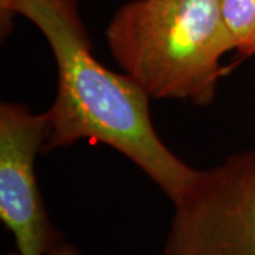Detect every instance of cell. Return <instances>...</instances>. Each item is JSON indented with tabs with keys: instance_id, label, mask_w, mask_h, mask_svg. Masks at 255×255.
I'll list each match as a JSON object with an SVG mask.
<instances>
[{
	"instance_id": "1",
	"label": "cell",
	"mask_w": 255,
	"mask_h": 255,
	"mask_svg": "<svg viewBox=\"0 0 255 255\" xmlns=\"http://www.w3.org/2000/svg\"><path fill=\"white\" fill-rule=\"evenodd\" d=\"M14 16L28 18L43 33L57 64L44 152L81 140L110 146L136 164L173 204L180 200L197 170L157 135L147 94L94 55L78 0H0L1 37L9 34Z\"/></svg>"
},
{
	"instance_id": "2",
	"label": "cell",
	"mask_w": 255,
	"mask_h": 255,
	"mask_svg": "<svg viewBox=\"0 0 255 255\" xmlns=\"http://www.w3.org/2000/svg\"><path fill=\"white\" fill-rule=\"evenodd\" d=\"M111 54L152 100L210 105L234 50L221 0H130L105 30Z\"/></svg>"
},
{
	"instance_id": "3",
	"label": "cell",
	"mask_w": 255,
	"mask_h": 255,
	"mask_svg": "<svg viewBox=\"0 0 255 255\" xmlns=\"http://www.w3.org/2000/svg\"><path fill=\"white\" fill-rule=\"evenodd\" d=\"M173 206L162 255H255V149L197 170Z\"/></svg>"
},
{
	"instance_id": "4",
	"label": "cell",
	"mask_w": 255,
	"mask_h": 255,
	"mask_svg": "<svg viewBox=\"0 0 255 255\" xmlns=\"http://www.w3.org/2000/svg\"><path fill=\"white\" fill-rule=\"evenodd\" d=\"M48 136L47 114L28 105H0V219L21 255H44L63 243L48 217L36 177L37 155Z\"/></svg>"
},
{
	"instance_id": "5",
	"label": "cell",
	"mask_w": 255,
	"mask_h": 255,
	"mask_svg": "<svg viewBox=\"0 0 255 255\" xmlns=\"http://www.w3.org/2000/svg\"><path fill=\"white\" fill-rule=\"evenodd\" d=\"M221 14L234 50L255 55V0H221Z\"/></svg>"
},
{
	"instance_id": "6",
	"label": "cell",
	"mask_w": 255,
	"mask_h": 255,
	"mask_svg": "<svg viewBox=\"0 0 255 255\" xmlns=\"http://www.w3.org/2000/svg\"><path fill=\"white\" fill-rule=\"evenodd\" d=\"M7 255H21L20 253H10ZM44 255H81V253L78 251L77 247L71 246V244H67V243H61L57 247H54L53 250H50L48 253H46Z\"/></svg>"
}]
</instances>
